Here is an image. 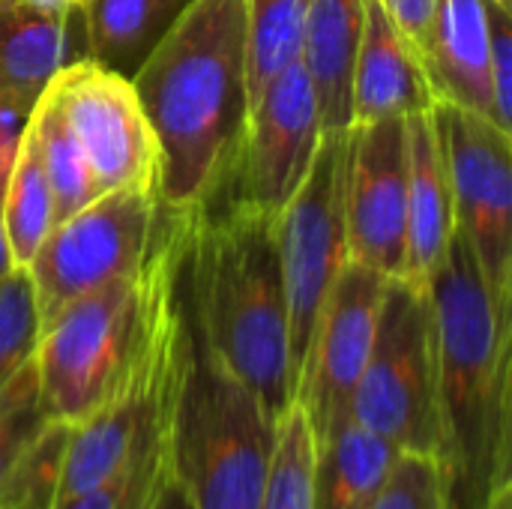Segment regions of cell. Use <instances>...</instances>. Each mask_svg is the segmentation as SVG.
I'll use <instances>...</instances> for the list:
<instances>
[{
    "mask_svg": "<svg viewBox=\"0 0 512 509\" xmlns=\"http://www.w3.org/2000/svg\"><path fill=\"white\" fill-rule=\"evenodd\" d=\"M246 0H192L132 75L162 156L159 204L195 216L234 189L252 99Z\"/></svg>",
    "mask_w": 512,
    "mask_h": 509,
    "instance_id": "cell-1",
    "label": "cell"
},
{
    "mask_svg": "<svg viewBox=\"0 0 512 509\" xmlns=\"http://www.w3.org/2000/svg\"><path fill=\"white\" fill-rule=\"evenodd\" d=\"M429 297L447 509H486L512 483V303L495 297L459 228Z\"/></svg>",
    "mask_w": 512,
    "mask_h": 509,
    "instance_id": "cell-2",
    "label": "cell"
},
{
    "mask_svg": "<svg viewBox=\"0 0 512 509\" xmlns=\"http://www.w3.org/2000/svg\"><path fill=\"white\" fill-rule=\"evenodd\" d=\"M186 303L198 345L276 420L294 402L276 216L231 198L192 219Z\"/></svg>",
    "mask_w": 512,
    "mask_h": 509,
    "instance_id": "cell-3",
    "label": "cell"
},
{
    "mask_svg": "<svg viewBox=\"0 0 512 509\" xmlns=\"http://www.w3.org/2000/svg\"><path fill=\"white\" fill-rule=\"evenodd\" d=\"M276 420L198 339L174 417V480L189 509H258Z\"/></svg>",
    "mask_w": 512,
    "mask_h": 509,
    "instance_id": "cell-4",
    "label": "cell"
},
{
    "mask_svg": "<svg viewBox=\"0 0 512 509\" xmlns=\"http://www.w3.org/2000/svg\"><path fill=\"white\" fill-rule=\"evenodd\" d=\"M153 276L156 240L135 273L72 300L42 327L33 363L48 420L75 426L117 387L147 330Z\"/></svg>",
    "mask_w": 512,
    "mask_h": 509,
    "instance_id": "cell-5",
    "label": "cell"
},
{
    "mask_svg": "<svg viewBox=\"0 0 512 509\" xmlns=\"http://www.w3.org/2000/svg\"><path fill=\"white\" fill-rule=\"evenodd\" d=\"M351 420L399 453L441 459L438 351L429 285L393 276L384 285L369 360L354 390Z\"/></svg>",
    "mask_w": 512,
    "mask_h": 509,
    "instance_id": "cell-6",
    "label": "cell"
},
{
    "mask_svg": "<svg viewBox=\"0 0 512 509\" xmlns=\"http://www.w3.org/2000/svg\"><path fill=\"white\" fill-rule=\"evenodd\" d=\"M351 129V126H348ZM348 129L324 132L312 168L291 201L276 213V243L288 303V345L294 390L309 357L315 324L339 270L348 261L345 165Z\"/></svg>",
    "mask_w": 512,
    "mask_h": 509,
    "instance_id": "cell-7",
    "label": "cell"
},
{
    "mask_svg": "<svg viewBox=\"0 0 512 509\" xmlns=\"http://www.w3.org/2000/svg\"><path fill=\"white\" fill-rule=\"evenodd\" d=\"M159 195L111 189L57 222L27 264L42 327L72 300L141 267L159 231Z\"/></svg>",
    "mask_w": 512,
    "mask_h": 509,
    "instance_id": "cell-8",
    "label": "cell"
},
{
    "mask_svg": "<svg viewBox=\"0 0 512 509\" xmlns=\"http://www.w3.org/2000/svg\"><path fill=\"white\" fill-rule=\"evenodd\" d=\"M432 114L456 228L468 237L495 297L512 303V132L447 102H435Z\"/></svg>",
    "mask_w": 512,
    "mask_h": 509,
    "instance_id": "cell-9",
    "label": "cell"
},
{
    "mask_svg": "<svg viewBox=\"0 0 512 509\" xmlns=\"http://www.w3.org/2000/svg\"><path fill=\"white\" fill-rule=\"evenodd\" d=\"M48 90L78 135L99 192L135 189L159 195V141L132 78L87 57L60 69Z\"/></svg>",
    "mask_w": 512,
    "mask_h": 509,
    "instance_id": "cell-10",
    "label": "cell"
},
{
    "mask_svg": "<svg viewBox=\"0 0 512 509\" xmlns=\"http://www.w3.org/2000/svg\"><path fill=\"white\" fill-rule=\"evenodd\" d=\"M387 279L390 276L348 258L330 288L294 390V402H300L312 426L315 447L351 423V402L372 351Z\"/></svg>",
    "mask_w": 512,
    "mask_h": 509,
    "instance_id": "cell-11",
    "label": "cell"
},
{
    "mask_svg": "<svg viewBox=\"0 0 512 509\" xmlns=\"http://www.w3.org/2000/svg\"><path fill=\"white\" fill-rule=\"evenodd\" d=\"M408 129L405 117L354 123L345 165L348 258L384 276L405 273Z\"/></svg>",
    "mask_w": 512,
    "mask_h": 509,
    "instance_id": "cell-12",
    "label": "cell"
},
{
    "mask_svg": "<svg viewBox=\"0 0 512 509\" xmlns=\"http://www.w3.org/2000/svg\"><path fill=\"white\" fill-rule=\"evenodd\" d=\"M324 126L306 66L297 60L279 72L252 102L243 153L234 174V198L279 213L306 180Z\"/></svg>",
    "mask_w": 512,
    "mask_h": 509,
    "instance_id": "cell-13",
    "label": "cell"
},
{
    "mask_svg": "<svg viewBox=\"0 0 512 509\" xmlns=\"http://www.w3.org/2000/svg\"><path fill=\"white\" fill-rule=\"evenodd\" d=\"M87 60L81 12H42L21 0L0 3V108L27 117L51 78Z\"/></svg>",
    "mask_w": 512,
    "mask_h": 509,
    "instance_id": "cell-14",
    "label": "cell"
},
{
    "mask_svg": "<svg viewBox=\"0 0 512 509\" xmlns=\"http://www.w3.org/2000/svg\"><path fill=\"white\" fill-rule=\"evenodd\" d=\"M435 108L420 54L378 0H363V30L351 81V126Z\"/></svg>",
    "mask_w": 512,
    "mask_h": 509,
    "instance_id": "cell-15",
    "label": "cell"
},
{
    "mask_svg": "<svg viewBox=\"0 0 512 509\" xmlns=\"http://www.w3.org/2000/svg\"><path fill=\"white\" fill-rule=\"evenodd\" d=\"M408 129V213H405V273L414 285H429L441 267L456 216L447 159L432 108L405 117Z\"/></svg>",
    "mask_w": 512,
    "mask_h": 509,
    "instance_id": "cell-16",
    "label": "cell"
},
{
    "mask_svg": "<svg viewBox=\"0 0 512 509\" xmlns=\"http://www.w3.org/2000/svg\"><path fill=\"white\" fill-rule=\"evenodd\" d=\"M423 69L435 102L474 111L498 126L486 0H438L423 51Z\"/></svg>",
    "mask_w": 512,
    "mask_h": 509,
    "instance_id": "cell-17",
    "label": "cell"
},
{
    "mask_svg": "<svg viewBox=\"0 0 512 509\" xmlns=\"http://www.w3.org/2000/svg\"><path fill=\"white\" fill-rule=\"evenodd\" d=\"M363 30V0H306L300 63L315 87L324 132L351 126V81Z\"/></svg>",
    "mask_w": 512,
    "mask_h": 509,
    "instance_id": "cell-18",
    "label": "cell"
},
{
    "mask_svg": "<svg viewBox=\"0 0 512 509\" xmlns=\"http://www.w3.org/2000/svg\"><path fill=\"white\" fill-rule=\"evenodd\" d=\"M399 450L363 429L345 423L336 435L315 447L312 509H366L387 483Z\"/></svg>",
    "mask_w": 512,
    "mask_h": 509,
    "instance_id": "cell-19",
    "label": "cell"
},
{
    "mask_svg": "<svg viewBox=\"0 0 512 509\" xmlns=\"http://www.w3.org/2000/svg\"><path fill=\"white\" fill-rule=\"evenodd\" d=\"M192 0H84L87 57L132 78Z\"/></svg>",
    "mask_w": 512,
    "mask_h": 509,
    "instance_id": "cell-20",
    "label": "cell"
},
{
    "mask_svg": "<svg viewBox=\"0 0 512 509\" xmlns=\"http://www.w3.org/2000/svg\"><path fill=\"white\" fill-rule=\"evenodd\" d=\"M54 228V201L30 123L24 120L3 186V231L12 267H27Z\"/></svg>",
    "mask_w": 512,
    "mask_h": 509,
    "instance_id": "cell-21",
    "label": "cell"
},
{
    "mask_svg": "<svg viewBox=\"0 0 512 509\" xmlns=\"http://www.w3.org/2000/svg\"><path fill=\"white\" fill-rule=\"evenodd\" d=\"M27 123L39 144L45 180H48L51 201H54V225H57V222L69 219L72 213H78L81 207H87L90 201H96L102 192L96 186L93 168L87 162V153H84L78 135L72 132L66 114L60 111V105L48 87L33 102Z\"/></svg>",
    "mask_w": 512,
    "mask_h": 509,
    "instance_id": "cell-22",
    "label": "cell"
},
{
    "mask_svg": "<svg viewBox=\"0 0 512 509\" xmlns=\"http://www.w3.org/2000/svg\"><path fill=\"white\" fill-rule=\"evenodd\" d=\"M312 474L315 435L300 402H291L273 426V450L258 509H312Z\"/></svg>",
    "mask_w": 512,
    "mask_h": 509,
    "instance_id": "cell-23",
    "label": "cell"
},
{
    "mask_svg": "<svg viewBox=\"0 0 512 509\" xmlns=\"http://www.w3.org/2000/svg\"><path fill=\"white\" fill-rule=\"evenodd\" d=\"M72 423L48 420L0 480V509H51L69 450Z\"/></svg>",
    "mask_w": 512,
    "mask_h": 509,
    "instance_id": "cell-24",
    "label": "cell"
},
{
    "mask_svg": "<svg viewBox=\"0 0 512 509\" xmlns=\"http://www.w3.org/2000/svg\"><path fill=\"white\" fill-rule=\"evenodd\" d=\"M171 435L156 438L144 447L120 474L105 480L102 486L84 492L81 498L54 509H153L162 489L174 480V447Z\"/></svg>",
    "mask_w": 512,
    "mask_h": 509,
    "instance_id": "cell-25",
    "label": "cell"
},
{
    "mask_svg": "<svg viewBox=\"0 0 512 509\" xmlns=\"http://www.w3.org/2000/svg\"><path fill=\"white\" fill-rule=\"evenodd\" d=\"M42 333L36 294L27 267H12L0 276V390L15 372L33 360Z\"/></svg>",
    "mask_w": 512,
    "mask_h": 509,
    "instance_id": "cell-26",
    "label": "cell"
},
{
    "mask_svg": "<svg viewBox=\"0 0 512 509\" xmlns=\"http://www.w3.org/2000/svg\"><path fill=\"white\" fill-rule=\"evenodd\" d=\"M48 423L39 399L36 363H24L15 378L0 390V480L15 462V456L33 441V435Z\"/></svg>",
    "mask_w": 512,
    "mask_h": 509,
    "instance_id": "cell-27",
    "label": "cell"
},
{
    "mask_svg": "<svg viewBox=\"0 0 512 509\" xmlns=\"http://www.w3.org/2000/svg\"><path fill=\"white\" fill-rule=\"evenodd\" d=\"M366 509H447V483L432 456L399 453L387 483Z\"/></svg>",
    "mask_w": 512,
    "mask_h": 509,
    "instance_id": "cell-28",
    "label": "cell"
},
{
    "mask_svg": "<svg viewBox=\"0 0 512 509\" xmlns=\"http://www.w3.org/2000/svg\"><path fill=\"white\" fill-rule=\"evenodd\" d=\"M489 12V69L495 90V120L512 132V12L486 0Z\"/></svg>",
    "mask_w": 512,
    "mask_h": 509,
    "instance_id": "cell-29",
    "label": "cell"
},
{
    "mask_svg": "<svg viewBox=\"0 0 512 509\" xmlns=\"http://www.w3.org/2000/svg\"><path fill=\"white\" fill-rule=\"evenodd\" d=\"M384 6V12L393 18V24L402 30V36L411 42V48L420 54L426 51L429 42V30H432V15L438 0H378Z\"/></svg>",
    "mask_w": 512,
    "mask_h": 509,
    "instance_id": "cell-30",
    "label": "cell"
},
{
    "mask_svg": "<svg viewBox=\"0 0 512 509\" xmlns=\"http://www.w3.org/2000/svg\"><path fill=\"white\" fill-rule=\"evenodd\" d=\"M153 509H189L186 507V498H183V492H180V486H177V480H171V483L162 489V495L156 498Z\"/></svg>",
    "mask_w": 512,
    "mask_h": 509,
    "instance_id": "cell-31",
    "label": "cell"
},
{
    "mask_svg": "<svg viewBox=\"0 0 512 509\" xmlns=\"http://www.w3.org/2000/svg\"><path fill=\"white\" fill-rule=\"evenodd\" d=\"M33 9H42V12H81L84 0H21Z\"/></svg>",
    "mask_w": 512,
    "mask_h": 509,
    "instance_id": "cell-32",
    "label": "cell"
},
{
    "mask_svg": "<svg viewBox=\"0 0 512 509\" xmlns=\"http://www.w3.org/2000/svg\"><path fill=\"white\" fill-rule=\"evenodd\" d=\"M486 509H512V483H504V486L492 495V501L486 504Z\"/></svg>",
    "mask_w": 512,
    "mask_h": 509,
    "instance_id": "cell-33",
    "label": "cell"
},
{
    "mask_svg": "<svg viewBox=\"0 0 512 509\" xmlns=\"http://www.w3.org/2000/svg\"><path fill=\"white\" fill-rule=\"evenodd\" d=\"M492 3H498V6H504V9H510L512 12V0H492Z\"/></svg>",
    "mask_w": 512,
    "mask_h": 509,
    "instance_id": "cell-34",
    "label": "cell"
},
{
    "mask_svg": "<svg viewBox=\"0 0 512 509\" xmlns=\"http://www.w3.org/2000/svg\"><path fill=\"white\" fill-rule=\"evenodd\" d=\"M0 3H3V0H0Z\"/></svg>",
    "mask_w": 512,
    "mask_h": 509,
    "instance_id": "cell-35",
    "label": "cell"
}]
</instances>
